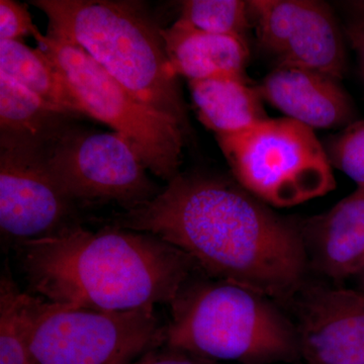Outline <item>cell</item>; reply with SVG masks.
<instances>
[{
	"label": "cell",
	"mask_w": 364,
	"mask_h": 364,
	"mask_svg": "<svg viewBox=\"0 0 364 364\" xmlns=\"http://www.w3.org/2000/svg\"><path fill=\"white\" fill-rule=\"evenodd\" d=\"M323 145L332 167L350 177L358 186H363L364 119L342 129Z\"/></svg>",
	"instance_id": "20"
},
{
	"label": "cell",
	"mask_w": 364,
	"mask_h": 364,
	"mask_svg": "<svg viewBox=\"0 0 364 364\" xmlns=\"http://www.w3.org/2000/svg\"><path fill=\"white\" fill-rule=\"evenodd\" d=\"M36 41L86 117L123 136L155 176L169 182L181 173L182 152L191 136L176 119L144 104L79 46L49 33Z\"/></svg>",
	"instance_id": "6"
},
{
	"label": "cell",
	"mask_w": 364,
	"mask_h": 364,
	"mask_svg": "<svg viewBox=\"0 0 364 364\" xmlns=\"http://www.w3.org/2000/svg\"><path fill=\"white\" fill-rule=\"evenodd\" d=\"M299 227L306 255L323 274L335 280L355 277L364 263V186Z\"/></svg>",
	"instance_id": "13"
},
{
	"label": "cell",
	"mask_w": 364,
	"mask_h": 364,
	"mask_svg": "<svg viewBox=\"0 0 364 364\" xmlns=\"http://www.w3.org/2000/svg\"><path fill=\"white\" fill-rule=\"evenodd\" d=\"M161 33L177 76L191 81L218 74L244 75L249 59L244 38L202 32L177 21Z\"/></svg>",
	"instance_id": "14"
},
{
	"label": "cell",
	"mask_w": 364,
	"mask_h": 364,
	"mask_svg": "<svg viewBox=\"0 0 364 364\" xmlns=\"http://www.w3.org/2000/svg\"><path fill=\"white\" fill-rule=\"evenodd\" d=\"M47 16L48 33L85 50L155 111L176 119L191 136L188 109L165 49L162 28L142 2L33 0Z\"/></svg>",
	"instance_id": "3"
},
{
	"label": "cell",
	"mask_w": 364,
	"mask_h": 364,
	"mask_svg": "<svg viewBox=\"0 0 364 364\" xmlns=\"http://www.w3.org/2000/svg\"><path fill=\"white\" fill-rule=\"evenodd\" d=\"M28 35L38 39L42 33L33 25L26 4L0 0V40L21 41Z\"/></svg>",
	"instance_id": "21"
},
{
	"label": "cell",
	"mask_w": 364,
	"mask_h": 364,
	"mask_svg": "<svg viewBox=\"0 0 364 364\" xmlns=\"http://www.w3.org/2000/svg\"><path fill=\"white\" fill-rule=\"evenodd\" d=\"M31 293L51 303L123 312L170 305L198 270L195 260L154 235L82 224L14 243Z\"/></svg>",
	"instance_id": "2"
},
{
	"label": "cell",
	"mask_w": 364,
	"mask_h": 364,
	"mask_svg": "<svg viewBox=\"0 0 364 364\" xmlns=\"http://www.w3.org/2000/svg\"><path fill=\"white\" fill-rule=\"evenodd\" d=\"M80 119L0 72V143L47 148Z\"/></svg>",
	"instance_id": "15"
},
{
	"label": "cell",
	"mask_w": 364,
	"mask_h": 364,
	"mask_svg": "<svg viewBox=\"0 0 364 364\" xmlns=\"http://www.w3.org/2000/svg\"><path fill=\"white\" fill-rule=\"evenodd\" d=\"M169 306L167 346L242 364L291 361L301 354L298 332L265 296L246 287L193 274Z\"/></svg>",
	"instance_id": "4"
},
{
	"label": "cell",
	"mask_w": 364,
	"mask_h": 364,
	"mask_svg": "<svg viewBox=\"0 0 364 364\" xmlns=\"http://www.w3.org/2000/svg\"><path fill=\"white\" fill-rule=\"evenodd\" d=\"M215 139L240 186L273 207H293L336 186L315 132L289 117H269Z\"/></svg>",
	"instance_id": "7"
},
{
	"label": "cell",
	"mask_w": 364,
	"mask_h": 364,
	"mask_svg": "<svg viewBox=\"0 0 364 364\" xmlns=\"http://www.w3.org/2000/svg\"><path fill=\"white\" fill-rule=\"evenodd\" d=\"M260 47L277 66L303 67L342 79L347 71L345 35L334 11L316 0H251Z\"/></svg>",
	"instance_id": "10"
},
{
	"label": "cell",
	"mask_w": 364,
	"mask_h": 364,
	"mask_svg": "<svg viewBox=\"0 0 364 364\" xmlns=\"http://www.w3.org/2000/svg\"><path fill=\"white\" fill-rule=\"evenodd\" d=\"M263 100L309 128L344 129L358 112L338 79L303 67L277 66L257 86Z\"/></svg>",
	"instance_id": "12"
},
{
	"label": "cell",
	"mask_w": 364,
	"mask_h": 364,
	"mask_svg": "<svg viewBox=\"0 0 364 364\" xmlns=\"http://www.w3.org/2000/svg\"><path fill=\"white\" fill-rule=\"evenodd\" d=\"M80 208L55 178L45 147L0 143V229L6 238H44L81 224Z\"/></svg>",
	"instance_id": "9"
},
{
	"label": "cell",
	"mask_w": 364,
	"mask_h": 364,
	"mask_svg": "<svg viewBox=\"0 0 364 364\" xmlns=\"http://www.w3.org/2000/svg\"><path fill=\"white\" fill-rule=\"evenodd\" d=\"M0 72L47 102L87 117L56 66L39 47L33 49L21 41L0 40Z\"/></svg>",
	"instance_id": "17"
},
{
	"label": "cell",
	"mask_w": 364,
	"mask_h": 364,
	"mask_svg": "<svg viewBox=\"0 0 364 364\" xmlns=\"http://www.w3.org/2000/svg\"><path fill=\"white\" fill-rule=\"evenodd\" d=\"M21 328L28 364H129L164 344L154 308L107 312L26 293Z\"/></svg>",
	"instance_id": "5"
},
{
	"label": "cell",
	"mask_w": 364,
	"mask_h": 364,
	"mask_svg": "<svg viewBox=\"0 0 364 364\" xmlns=\"http://www.w3.org/2000/svg\"><path fill=\"white\" fill-rule=\"evenodd\" d=\"M198 119L215 135L237 133L269 119L255 86L244 75L218 74L189 81Z\"/></svg>",
	"instance_id": "16"
},
{
	"label": "cell",
	"mask_w": 364,
	"mask_h": 364,
	"mask_svg": "<svg viewBox=\"0 0 364 364\" xmlns=\"http://www.w3.org/2000/svg\"><path fill=\"white\" fill-rule=\"evenodd\" d=\"M129 364H219L189 352L163 344L150 349Z\"/></svg>",
	"instance_id": "22"
},
{
	"label": "cell",
	"mask_w": 364,
	"mask_h": 364,
	"mask_svg": "<svg viewBox=\"0 0 364 364\" xmlns=\"http://www.w3.org/2000/svg\"><path fill=\"white\" fill-rule=\"evenodd\" d=\"M250 21L248 1L242 0H186L177 20L202 32L244 39Z\"/></svg>",
	"instance_id": "18"
},
{
	"label": "cell",
	"mask_w": 364,
	"mask_h": 364,
	"mask_svg": "<svg viewBox=\"0 0 364 364\" xmlns=\"http://www.w3.org/2000/svg\"><path fill=\"white\" fill-rule=\"evenodd\" d=\"M343 31L345 38L358 56L359 70L364 83V26L346 23Z\"/></svg>",
	"instance_id": "23"
},
{
	"label": "cell",
	"mask_w": 364,
	"mask_h": 364,
	"mask_svg": "<svg viewBox=\"0 0 364 364\" xmlns=\"http://www.w3.org/2000/svg\"><path fill=\"white\" fill-rule=\"evenodd\" d=\"M298 337L308 364H364V291L311 294L301 310Z\"/></svg>",
	"instance_id": "11"
},
{
	"label": "cell",
	"mask_w": 364,
	"mask_h": 364,
	"mask_svg": "<svg viewBox=\"0 0 364 364\" xmlns=\"http://www.w3.org/2000/svg\"><path fill=\"white\" fill-rule=\"evenodd\" d=\"M23 296L6 268L0 282V364H28L21 328Z\"/></svg>",
	"instance_id": "19"
},
{
	"label": "cell",
	"mask_w": 364,
	"mask_h": 364,
	"mask_svg": "<svg viewBox=\"0 0 364 364\" xmlns=\"http://www.w3.org/2000/svg\"><path fill=\"white\" fill-rule=\"evenodd\" d=\"M61 188L79 208L116 203L130 210L162 191L128 141L116 132L73 124L46 148Z\"/></svg>",
	"instance_id": "8"
},
{
	"label": "cell",
	"mask_w": 364,
	"mask_h": 364,
	"mask_svg": "<svg viewBox=\"0 0 364 364\" xmlns=\"http://www.w3.org/2000/svg\"><path fill=\"white\" fill-rule=\"evenodd\" d=\"M356 279H358L359 286L361 287V291H364V263L358 272L355 274Z\"/></svg>",
	"instance_id": "25"
},
{
	"label": "cell",
	"mask_w": 364,
	"mask_h": 364,
	"mask_svg": "<svg viewBox=\"0 0 364 364\" xmlns=\"http://www.w3.org/2000/svg\"><path fill=\"white\" fill-rule=\"evenodd\" d=\"M339 6L346 14V23L364 26V0L342 1Z\"/></svg>",
	"instance_id": "24"
},
{
	"label": "cell",
	"mask_w": 364,
	"mask_h": 364,
	"mask_svg": "<svg viewBox=\"0 0 364 364\" xmlns=\"http://www.w3.org/2000/svg\"><path fill=\"white\" fill-rule=\"evenodd\" d=\"M109 224L154 235L210 277L263 296L289 298L305 279L299 225L219 177L179 173L154 198L112 215Z\"/></svg>",
	"instance_id": "1"
}]
</instances>
